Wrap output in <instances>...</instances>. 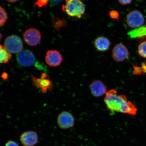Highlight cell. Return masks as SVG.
I'll return each mask as SVG.
<instances>
[{
    "label": "cell",
    "instance_id": "20",
    "mask_svg": "<svg viewBox=\"0 0 146 146\" xmlns=\"http://www.w3.org/2000/svg\"><path fill=\"white\" fill-rule=\"evenodd\" d=\"M48 1H39L36 2L34 6L37 5V6L39 7H42L44 6H46V5L47 2H48Z\"/></svg>",
    "mask_w": 146,
    "mask_h": 146
},
{
    "label": "cell",
    "instance_id": "15",
    "mask_svg": "<svg viewBox=\"0 0 146 146\" xmlns=\"http://www.w3.org/2000/svg\"><path fill=\"white\" fill-rule=\"evenodd\" d=\"M11 58V54L4 46L0 44V64L8 63Z\"/></svg>",
    "mask_w": 146,
    "mask_h": 146
},
{
    "label": "cell",
    "instance_id": "18",
    "mask_svg": "<svg viewBox=\"0 0 146 146\" xmlns=\"http://www.w3.org/2000/svg\"><path fill=\"white\" fill-rule=\"evenodd\" d=\"M138 52L142 57L146 58V40L142 42L139 45Z\"/></svg>",
    "mask_w": 146,
    "mask_h": 146
},
{
    "label": "cell",
    "instance_id": "9",
    "mask_svg": "<svg viewBox=\"0 0 146 146\" xmlns=\"http://www.w3.org/2000/svg\"><path fill=\"white\" fill-rule=\"evenodd\" d=\"M17 59L20 65L23 66L29 67L32 66L35 61V56L30 51L25 50L18 53Z\"/></svg>",
    "mask_w": 146,
    "mask_h": 146
},
{
    "label": "cell",
    "instance_id": "4",
    "mask_svg": "<svg viewBox=\"0 0 146 146\" xmlns=\"http://www.w3.org/2000/svg\"><path fill=\"white\" fill-rule=\"evenodd\" d=\"M125 21L128 27L136 29L143 25L145 19L141 12L135 10L131 11L127 14Z\"/></svg>",
    "mask_w": 146,
    "mask_h": 146
},
{
    "label": "cell",
    "instance_id": "26",
    "mask_svg": "<svg viewBox=\"0 0 146 146\" xmlns=\"http://www.w3.org/2000/svg\"><path fill=\"white\" fill-rule=\"evenodd\" d=\"M2 38V34L0 33V40H1Z\"/></svg>",
    "mask_w": 146,
    "mask_h": 146
},
{
    "label": "cell",
    "instance_id": "16",
    "mask_svg": "<svg viewBox=\"0 0 146 146\" xmlns=\"http://www.w3.org/2000/svg\"><path fill=\"white\" fill-rule=\"evenodd\" d=\"M52 26L56 31H59L62 27L67 25V22L64 19L56 17L52 19Z\"/></svg>",
    "mask_w": 146,
    "mask_h": 146
},
{
    "label": "cell",
    "instance_id": "19",
    "mask_svg": "<svg viewBox=\"0 0 146 146\" xmlns=\"http://www.w3.org/2000/svg\"><path fill=\"white\" fill-rule=\"evenodd\" d=\"M109 15L112 19L118 21L119 17V14L117 11L115 10L110 11L109 12Z\"/></svg>",
    "mask_w": 146,
    "mask_h": 146
},
{
    "label": "cell",
    "instance_id": "14",
    "mask_svg": "<svg viewBox=\"0 0 146 146\" xmlns=\"http://www.w3.org/2000/svg\"><path fill=\"white\" fill-rule=\"evenodd\" d=\"M131 39L137 40H146V25L135 29L127 33Z\"/></svg>",
    "mask_w": 146,
    "mask_h": 146
},
{
    "label": "cell",
    "instance_id": "23",
    "mask_svg": "<svg viewBox=\"0 0 146 146\" xmlns=\"http://www.w3.org/2000/svg\"><path fill=\"white\" fill-rule=\"evenodd\" d=\"M8 74L6 73H3L2 75V77L3 79H7L8 78Z\"/></svg>",
    "mask_w": 146,
    "mask_h": 146
},
{
    "label": "cell",
    "instance_id": "8",
    "mask_svg": "<svg viewBox=\"0 0 146 146\" xmlns=\"http://www.w3.org/2000/svg\"><path fill=\"white\" fill-rule=\"evenodd\" d=\"M129 52L125 46L121 43L117 44L112 50V57L118 62H123L129 57Z\"/></svg>",
    "mask_w": 146,
    "mask_h": 146
},
{
    "label": "cell",
    "instance_id": "2",
    "mask_svg": "<svg viewBox=\"0 0 146 146\" xmlns=\"http://www.w3.org/2000/svg\"><path fill=\"white\" fill-rule=\"evenodd\" d=\"M65 2V4L62 7L63 11L71 17L81 18L85 11L84 4L79 0H68Z\"/></svg>",
    "mask_w": 146,
    "mask_h": 146
},
{
    "label": "cell",
    "instance_id": "3",
    "mask_svg": "<svg viewBox=\"0 0 146 146\" xmlns=\"http://www.w3.org/2000/svg\"><path fill=\"white\" fill-rule=\"evenodd\" d=\"M4 47L10 54L19 53L23 48V41L17 36H9L5 40Z\"/></svg>",
    "mask_w": 146,
    "mask_h": 146
},
{
    "label": "cell",
    "instance_id": "22",
    "mask_svg": "<svg viewBox=\"0 0 146 146\" xmlns=\"http://www.w3.org/2000/svg\"><path fill=\"white\" fill-rule=\"evenodd\" d=\"M132 1H118V2L120 4L123 5H129Z\"/></svg>",
    "mask_w": 146,
    "mask_h": 146
},
{
    "label": "cell",
    "instance_id": "25",
    "mask_svg": "<svg viewBox=\"0 0 146 146\" xmlns=\"http://www.w3.org/2000/svg\"><path fill=\"white\" fill-rule=\"evenodd\" d=\"M9 2V3H15L17 1H7Z\"/></svg>",
    "mask_w": 146,
    "mask_h": 146
},
{
    "label": "cell",
    "instance_id": "11",
    "mask_svg": "<svg viewBox=\"0 0 146 146\" xmlns=\"http://www.w3.org/2000/svg\"><path fill=\"white\" fill-rule=\"evenodd\" d=\"M45 60L47 65L51 67H56L61 64L63 58L57 50H50L47 52Z\"/></svg>",
    "mask_w": 146,
    "mask_h": 146
},
{
    "label": "cell",
    "instance_id": "24",
    "mask_svg": "<svg viewBox=\"0 0 146 146\" xmlns=\"http://www.w3.org/2000/svg\"><path fill=\"white\" fill-rule=\"evenodd\" d=\"M60 1H50V2L51 3H52L53 4H56L57 3H59L60 2Z\"/></svg>",
    "mask_w": 146,
    "mask_h": 146
},
{
    "label": "cell",
    "instance_id": "7",
    "mask_svg": "<svg viewBox=\"0 0 146 146\" xmlns=\"http://www.w3.org/2000/svg\"><path fill=\"white\" fill-rule=\"evenodd\" d=\"M31 76L33 81V84L37 88L41 89L42 92L44 93L47 90H51L52 89V84L49 78H47L48 76L46 74L43 73L40 78H36L33 76Z\"/></svg>",
    "mask_w": 146,
    "mask_h": 146
},
{
    "label": "cell",
    "instance_id": "12",
    "mask_svg": "<svg viewBox=\"0 0 146 146\" xmlns=\"http://www.w3.org/2000/svg\"><path fill=\"white\" fill-rule=\"evenodd\" d=\"M20 139L23 146H34L38 142V137L35 131H29L22 133Z\"/></svg>",
    "mask_w": 146,
    "mask_h": 146
},
{
    "label": "cell",
    "instance_id": "10",
    "mask_svg": "<svg viewBox=\"0 0 146 146\" xmlns=\"http://www.w3.org/2000/svg\"><path fill=\"white\" fill-rule=\"evenodd\" d=\"M91 93L96 98H99L106 94L107 92V87L100 80L93 81L89 85Z\"/></svg>",
    "mask_w": 146,
    "mask_h": 146
},
{
    "label": "cell",
    "instance_id": "1",
    "mask_svg": "<svg viewBox=\"0 0 146 146\" xmlns=\"http://www.w3.org/2000/svg\"><path fill=\"white\" fill-rule=\"evenodd\" d=\"M104 102L111 112L132 115L137 113V108L132 102L128 101L125 95H118L114 89L107 91Z\"/></svg>",
    "mask_w": 146,
    "mask_h": 146
},
{
    "label": "cell",
    "instance_id": "17",
    "mask_svg": "<svg viewBox=\"0 0 146 146\" xmlns=\"http://www.w3.org/2000/svg\"><path fill=\"white\" fill-rule=\"evenodd\" d=\"M8 19V16L5 9L0 5V27L3 26Z\"/></svg>",
    "mask_w": 146,
    "mask_h": 146
},
{
    "label": "cell",
    "instance_id": "6",
    "mask_svg": "<svg viewBox=\"0 0 146 146\" xmlns=\"http://www.w3.org/2000/svg\"><path fill=\"white\" fill-rule=\"evenodd\" d=\"M23 39L27 44L31 46H35L39 44L41 41V34L37 29L30 28L24 33Z\"/></svg>",
    "mask_w": 146,
    "mask_h": 146
},
{
    "label": "cell",
    "instance_id": "5",
    "mask_svg": "<svg viewBox=\"0 0 146 146\" xmlns=\"http://www.w3.org/2000/svg\"><path fill=\"white\" fill-rule=\"evenodd\" d=\"M57 121L58 126L60 128L67 129L74 126L75 119L71 113L66 111H64L58 116Z\"/></svg>",
    "mask_w": 146,
    "mask_h": 146
},
{
    "label": "cell",
    "instance_id": "13",
    "mask_svg": "<svg viewBox=\"0 0 146 146\" xmlns=\"http://www.w3.org/2000/svg\"><path fill=\"white\" fill-rule=\"evenodd\" d=\"M94 44L98 52H105L109 50L111 43L109 40L104 36H98L94 40Z\"/></svg>",
    "mask_w": 146,
    "mask_h": 146
},
{
    "label": "cell",
    "instance_id": "21",
    "mask_svg": "<svg viewBox=\"0 0 146 146\" xmlns=\"http://www.w3.org/2000/svg\"><path fill=\"white\" fill-rule=\"evenodd\" d=\"M5 146H19L18 144L12 140H9L5 144Z\"/></svg>",
    "mask_w": 146,
    "mask_h": 146
}]
</instances>
